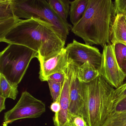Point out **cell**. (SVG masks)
I'll use <instances>...</instances> for the list:
<instances>
[{
  "mask_svg": "<svg viewBox=\"0 0 126 126\" xmlns=\"http://www.w3.org/2000/svg\"><path fill=\"white\" fill-rule=\"evenodd\" d=\"M65 77L66 75L65 71L64 73L59 72L54 74L48 77L47 80L49 79L57 83L63 84L65 80Z\"/></svg>",
  "mask_w": 126,
  "mask_h": 126,
  "instance_id": "obj_25",
  "label": "cell"
},
{
  "mask_svg": "<svg viewBox=\"0 0 126 126\" xmlns=\"http://www.w3.org/2000/svg\"><path fill=\"white\" fill-rule=\"evenodd\" d=\"M126 96V82L118 88L115 89L113 93V104Z\"/></svg>",
  "mask_w": 126,
  "mask_h": 126,
  "instance_id": "obj_23",
  "label": "cell"
},
{
  "mask_svg": "<svg viewBox=\"0 0 126 126\" xmlns=\"http://www.w3.org/2000/svg\"><path fill=\"white\" fill-rule=\"evenodd\" d=\"M77 72L80 81L84 83L92 81L100 75L98 70L88 62L77 66Z\"/></svg>",
  "mask_w": 126,
  "mask_h": 126,
  "instance_id": "obj_14",
  "label": "cell"
},
{
  "mask_svg": "<svg viewBox=\"0 0 126 126\" xmlns=\"http://www.w3.org/2000/svg\"><path fill=\"white\" fill-rule=\"evenodd\" d=\"M82 84L84 104L82 116L88 126H102L112 111L115 89L101 75L91 82Z\"/></svg>",
  "mask_w": 126,
  "mask_h": 126,
  "instance_id": "obj_3",
  "label": "cell"
},
{
  "mask_svg": "<svg viewBox=\"0 0 126 126\" xmlns=\"http://www.w3.org/2000/svg\"><path fill=\"white\" fill-rule=\"evenodd\" d=\"M68 126H88L84 118L79 115L69 114Z\"/></svg>",
  "mask_w": 126,
  "mask_h": 126,
  "instance_id": "obj_21",
  "label": "cell"
},
{
  "mask_svg": "<svg viewBox=\"0 0 126 126\" xmlns=\"http://www.w3.org/2000/svg\"><path fill=\"white\" fill-rule=\"evenodd\" d=\"M125 23H126V18H125Z\"/></svg>",
  "mask_w": 126,
  "mask_h": 126,
  "instance_id": "obj_29",
  "label": "cell"
},
{
  "mask_svg": "<svg viewBox=\"0 0 126 126\" xmlns=\"http://www.w3.org/2000/svg\"><path fill=\"white\" fill-rule=\"evenodd\" d=\"M121 67L122 70L123 71V73L126 76V60L123 63V64L122 65Z\"/></svg>",
  "mask_w": 126,
  "mask_h": 126,
  "instance_id": "obj_28",
  "label": "cell"
},
{
  "mask_svg": "<svg viewBox=\"0 0 126 126\" xmlns=\"http://www.w3.org/2000/svg\"><path fill=\"white\" fill-rule=\"evenodd\" d=\"M6 98L0 96V112L6 109L5 101Z\"/></svg>",
  "mask_w": 126,
  "mask_h": 126,
  "instance_id": "obj_27",
  "label": "cell"
},
{
  "mask_svg": "<svg viewBox=\"0 0 126 126\" xmlns=\"http://www.w3.org/2000/svg\"><path fill=\"white\" fill-rule=\"evenodd\" d=\"M50 109L55 113L59 112L61 110V106L59 102V101L53 102L51 105Z\"/></svg>",
  "mask_w": 126,
  "mask_h": 126,
  "instance_id": "obj_26",
  "label": "cell"
},
{
  "mask_svg": "<svg viewBox=\"0 0 126 126\" xmlns=\"http://www.w3.org/2000/svg\"><path fill=\"white\" fill-rule=\"evenodd\" d=\"M113 45L116 58L119 65L121 67L126 60V46L121 43H116Z\"/></svg>",
  "mask_w": 126,
  "mask_h": 126,
  "instance_id": "obj_19",
  "label": "cell"
},
{
  "mask_svg": "<svg viewBox=\"0 0 126 126\" xmlns=\"http://www.w3.org/2000/svg\"><path fill=\"white\" fill-rule=\"evenodd\" d=\"M99 71L105 81L115 89L124 83L126 76L122 70L116 58L114 45L110 44L103 48Z\"/></svg>",
  "mask_w": 126,
  "mask_h": 126,
  "instance_id": "obj_7",
  "label": "cell"
},
{
  "mask_svg": "<svg viewBox=\"0 0 126 126\" xmlns=\"http://www.w3.org/2000/svg\"><path fill=\"white\" fill-rule=\"evenodd\" d=\"M46 110L45 104L42 101L28 91H24L15 106L4 113L2 125L8 126L15 121L23 119L38 118Z\"/></svg>",
  "mask_w": 126,
  "mask_h": 126,
  "instance_id": "obj_6",
  "label": "cell"
},
{
  "mask_svg": "<svg viewBox=\"0 0 126 126\" xmlns=\"http://www.w3.org/2000/svg\"><path fill=\"white\" fill-rule=\"evenodd\" d=\"M38 53L23 46L9 44L0 53V74L13 85L18 86L32 60Z\"/></svg>",
  "mask_w": 126,
  "mask_h": 126,
  "instance_id": "obj_5",
  "label": "cell"
},
{
  "mask_svg": "<svg viewBox=\"0 0 126 126\" xmlns=\"http://www.w3.org/2000/svg\"><path fill=\"white\" fill-rule=\"evenodd\" d=\"M18 86L12 84L6 78L0 74V96L15 100L18 94Z\"/></svg>",
  "mask_w": 126,
  "mask_h": 126,
  "instance_id": "obj_17",
  "label": "cell"
},
{
  "mask_svg": "<svg viewBox=\"0 0 126 126\" xmlns=\"http://www.w3.org/2000/svg\"><path fill=\"white\" fill-rule=\"evenodd\" d=\"M48 2L55 13L64 22H67L71 1L69 0H50Z\"/></svg>",
  "mask_w": 126,
  "mask_h": 126,
  "instance_id": "obj_16",
  "label": "cell"
},
{
  "mask_svg": "<svg viewBox=\"0 0 126 126\" xmlns=\"http://www.w3.org/2000/svg\"><path fill=\"white\" fill-rule=\"evenodd\" d=\"M126 110V96L113 104L112 112H119Z\"/></svg>",
  "mask_w": 126,
  "mask_h": 126,
  "instance_id": "obj_24",
  "label": "cell"
},
{
  "mask_svg": "<svg viewBox=\"0 0 126 126\" xmlns=\"http://www.w3.org/2000/svg\"><path fill=\"white\" fill-rule=\"evenodd\" d=\"M89 0H75L71 1L70 15L71 22L75 25L82 18L88 6Z\"/></svg>",
  "mask_w": 126,
  "mask_h": 126,
  "instance_id": "obj_15",
  "label": "cell"
},
{
  "mask_svg": "<svg viewBox=\"0 0 126 126\" xmlns=\"http://www.w3.org/2000/svg\"><path fill=\"white\" fill-rule=\"evenodd\" d=\"M114 14L126 16V0H116L114 2Z\"/></svg>",
  "mask_w": 126,
  "mask_h": 126,
  "instance_id": "obj_22",
  "label": "cell"
},
{
  "mask_svg": "<svg viewBox=\"0 0 126 126\" xmlns=\"http://www.w3.org/2000/svg\"><path fill=\"white\" fill-rule=\"evenodd\" d=\"M47 81L48 83L53 101H59L63 84L57 83L49 79H48Z\"/></svg>",
  "mask_w": 126,
  "mask_h": 126,
  "instance_id": "obj_20",
  "label": "cell"
},
{
  "mask_svg": "<svg viewBox=\"0 0 126 126\" xmlns=\"http://www.w3.org/2000/svg\"><path fill=\"white\" fill-rule=\"evenodd\" d=\"M102 126H126V110L112 112Z\"/></svg>",
  "mask_w": 126,
  "mask_h": 126,
  "instance_id": "obj_18",
  "label": "cell"
},
{
  "mask_svg": "<svg viewBox=\"0 0 126 126\" xmlns=\"http://www.w3.org/2000/svg\"><path fill=\"white\" fill-rule=\"evenodd\" d=\"M21 20L15 15L12 0H0V37Z\"/></svg>",
  "mask_w": 126,
  "mask_h": 126,
  "instance_id": "obj_12",
  "label": "cell"
},
{
  "mask_svg": "<svg viewBox=\"0 0 126 126\" xmlns=\"http://www.w3.org/2000/svg\"><path fill=\"white\" fill-rule=\"evenodd\" d=\"M69 62L71 72L69 114L82 116L84 104L83 84L77 75V65L72 62Z\"/></svg>",
  "mask_w": 126,
  "mask_h": 126,
  "instance_id": "obj_9",
  "label": "cell"
},
{
  "mask_svg": "<svg viewBox=\"0 0 126 126\" xmlns=\"http://www.w3.org/2000/svg\"><path fill=\"white\" fill-rule=\"evenodd\" d=\"M68 62L77 66L88 62L99 70L102 55L98 48L82 44L74 39L65 47Z\"/></svg>",
  "mask_w": 126,
  "mask_h": 126,
  "instance_id": "obj_8",
  "label": "cell"
},
{
  "mask_svg": "<svg viewBox=\"0 0 126 126\" xmlns=\"http://www.w3.org/2000/svg\"><path fill=\"white\" fill-rule=\"evenodd\" d=\"M126 16L117 15L113 21L110 32L111 44L121 43L126 46Z\"/></svg>",
  "mask_w": 126,
  "mask_h": 126,
  "instance_id": "obj_13",
  "label": "cell"
},
{
  "mask_svg": "<svg viewBox=\"0 0 126 126\" xmlns=\"http://www.w3.org/2000/svg\"><path fill=\"white\" fill-rule=\"evenodd\" d=\"M115 16L112 0H89L84 16L73 26L71 32L82 39L86 45L104 48L111 44L110 32Z\"/></svg>",
  "mask_w": 126,
  "mask_h": 126,
  "instance_id": "obj_2",
  "label": "cell"
},
{
  "mask_svg": "<svg viewBox=\"0 0 126 126\" xmlns=\"http://www.w3.org/2000/svg\"><path fill=\"white\" fill-rule=\"evenodd\" d=\"M37 59L40 63L39 79L42 81H47L48 77L54 74L65 72L69 64L65 48L47 60Z\"/></svg>",
  "mask_w": 126,
  "mask_h": 126,
  "instance_id": "obj_10",
  "label": "cell"
},
{
  "mask_svg": "<svg viewBox=\"0 0 126 126\" xmlns=\"http://www.w3.org/2000/svg\"><path fill=\"white\" fill-rule=\"evenodd\" d=\"M15 15L18 18H39L51 24L63 41L66 42L72 26L65 22L55 13L46 0H12Z\"/></svg>",
  "mask_w": 126,
  "mask_h": 126,
  "instance_id": "obj_4",
  "label": "cell"
},
{
  "mask_svg": "<svg viewBox=\"0 0 126 126\" xmlns=\"http://www.w3.org/2000/svg\"><path fill=\"white\" fill-rule=\"evenodd\" d=\"M65 70V80L63 85L59 101L61 106L60 111L56 113L53 117L55 126H68L70 104V89L71 81L70 63Z\"/></svg>",
  "mask_w": 126,
  "mask_h": 126,
  "instance_id": "obj_11",
  "label": "cell"
},
{
  "mask_svg": "<svg viewBox=\"0 0 126 126\" xmlns=\"http://www.w3.org/2000/svg\"><path fill=\"white\" fill-rule=\"evenodd\" d=\"M0 42L28 47L38 53L37 59L47 60L64 48L65 43L51 24L39 18L21 19L2 37Z\"/></svg>",
  "mask_w": 126,
  "mask_h": 126,
  "instance_id": "obj_1",
  "label": "cell"
}]
</instances>
